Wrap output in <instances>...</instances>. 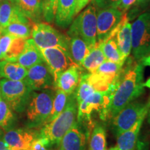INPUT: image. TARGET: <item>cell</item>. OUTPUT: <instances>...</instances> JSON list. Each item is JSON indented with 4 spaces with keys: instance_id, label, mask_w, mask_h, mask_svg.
I'll list each match as a JSON object with an SVG mask.
<instances>
[{
    "instance_id": "obj_1",
    "label": "cell",
    "mask_w": 150,
    "mask_h": 150,
    "mask_svg": "<svg viewBox=\"0 0 150 150\" xmlns=\"http://www.w3.org/2000/svg\"><path fill=\"white\" fill-rule=\"evenodd\" d=\"M144 66L134 57H128L119 74V80L108 109V117L117 115L145 92Z\"/></svg>"
},
{
    "instance_id": "obj_2",
    "label": "cell",
    "mask_w": 150,
    "mask_h": 150,
    "mask_svg": "<svg viewBox=\"0 0 150 150\" xmlns=\"http://www.w3.org/2000/svg\"><path fill=\"white\" fill-rule=\"evenodd\" d=\"M77 107V102L73 93L69 95L63 111L51 122L45 124L42 127L39 136L46 138L51 146H59L63 137L76 120Z\"/></svg>"
},
{
    "instance_id": "obj_3",
    "label": "cell",
    "mask_w": 150,
    "mask_h": 150,
    "mask_svg": "<svg viewBox=\"0 0 150 150\" xmlns=\"http://www.w3.org/2000/svg\"><path fill=\"white\" fill-rule=\"evenodd\" d=\"M54 94L52 89L31 92L25 109L27 128H38L45 124L52 110Z\"/></svg>"
},
{
    "instance_id": "obj_4",
    "label": "cell",
    "mask_w": 150,
    "mask_h": 150,
    "mask_svg": "<svg viewBox=\"0 0 150 150\" xmlns=\"http://www.w3.org/2000/svg\"><path fill=\"white\" fill-rule=\"evenodd\" d=\"M67 36L80 37L91 49L96 45L97 11L95 6H88L74 19L67 31Z\"/></svg>"
},
{
    "instance_id": "obj_5",
    "label": "cell",
    "mask_w": 150,
    "mask_h": 150,
    "mask_svg": "<svg viewBox=\"0 0 150 150\" xmlns=\"http://www.w3.org/2000/svg\"><path fill=\"white\" fill-rule=\"evenodd\" d=\"M1 98L14 111L25 110L33 91L25 80L13 81L2 79L0 81Z\"/></svg>"
},
{
    "instance_id": "obj_6",
    "label": "cell",
    "mask_w": 150,
    "mask_h": 150,
    "mask_svg": "<svg viewBox=\"0 0 150 150\" xmlns=\"http://www.w3.org/2000/svg\"><path fill=\"white\" fill-rule=\"evenodd\" d=\"M150 46V11L138 16L131 24V52L137 61L146 56Z\"/></svg>"
},
{
    "instance_id": "obj_7",
    "label": "cell",
    "mask_w": 150,
    "mask_h": 150,
    "mask_svg": "<svg viewBox=\"0 0 150 150\" xmlns=\"http://www.w3.org/2000/svg\"><path fill=\"white\" fill-rule=\"evenodd\" d=\"M31 36L39 49L60 47L69 52L70 38L63 35L50 24L38 22L33 24Z\"/></svg>"
},
{
    "instance_id": "obj_8",
    "label": "cell",
    "mask_w": 150,
    "mask_h": 150,
    "mask_svg": "<svg viewBox=\"0 0 150 150\" xmlns=\"http://www.w3.org/2000/svg\"><path fill=\"white\" fill-rule=\"evenodd\" d=\"M150 107V97L147 102L133 101L111 118V129L116 137L130 129L147 108Z\"/></svg>"
},
{
    "instance_id": "obj_9",
    "label": "cell",
    "mask_w": 150,
    "mask_h": 150,
    "mask_svg": "<svg viewBox=\"0 0 150 150\" xmlns=\"http://www.w3.org/2000/svg\"><path fill=\"white\" fill-rule=\"evenodd\" d=\"M39 50L53 76L54 82L61 72L75 64L70 52L60 47Z\"/></svg>"
},
{
    "instance_id": "obj_10",
    "label": "cell",
    "mask_w": 150,
    "mask_h": 150,
    "mask_svg": "<svg viewBox=\"0 0 150 150\" xmlns=\"http://www.w3.org/2000/svg\"><path fill=\"white\" fill-rule=\"evenodd\" d=\"M124 13L117 8L99 9L97 12V41L103 40L112 32L122 18Z\"/></svg>"
},
{
    "instance_id": "obj_11",
    "label": "cell",
    "mask_w": 150,
    "mask_h": 150,
    "mask_svg": "<svg viewBox=\"0 0 150 150\" xmlns=\"http://www.w3.org/2000/svg\"><path fill=\"white\" fill-rule=\"evenodd\" d=\"M24 80L32 91L54 88L53 76L45 61L28 69Z\"/></svg>"
},
{
    "instance_id": "obj_12",
    "label": "cell",
    "mask_w": 150,
    "mask_h": 150,
    "mask_svg": "<svg viewBox=\"0 0 150 150\" xmlns=\"http://www.w3.org/2000/svg\"><path fill=\"white\" fill-rule=\"evenodd\" d=\"M39 137V133L33 129H12L4 134L6 147L11 150H29L33 140Z\"/></svg>"
},
{
    "instance_id": "obj_13",
    "label": "cell",
    "mask_w": 150,
    "mask_h": 150,
    "mask_svg": "<svg viewBox=\"0 0 150 150\" xmlns=\"http://www.w3.org/2000/svg\"><path fill=\"white\" fill-rule=\"evenodd\" d=\"M89 131L81 122H76L60 142V150H86Z\"/></svg>"
},
{
    "instance_id": "obj_14",
    "label": "cell",
    "mask_w": 150,
    "mask_h": 150,
    "mask_svg": "<svg viewBox=\"0 0 150 150\" xmlns=\"http://www.w3.org/2000/svg\"><path fill=\"white\" fill-rule=\"evenodd\" d=\"M81 66L74 64L61 72L54 82V89H59L70 95L76 89L83 74Z\"/></svg>"
},
{
    "instance_id": "obj_15",
    "label": "cell",
    "mask_w": 150,
    "mask_h": 150,
    "mask_svg": "<svg viewBox=\"0 0 150 150\" xmlns=\"http://www.w3.org/2000/svg\"><path fill=\"white\" fill-rule=\"evenodd\" d=\"M150 107L147 108L142 113L134 125L120 136L117 137V145L118 150H135L137 141L143 122L147 117Z\"/></svg>"
},
{
    "instance_id": "obj_16",
    "label": "cell",
    "mask_w": 150,
    "mask_h": 150,
    "mask_svg": "<svg viewBox=\"0 0 150 150\" xmlns=\"http://www.w3.org/2000/svg\"><path fill=\"white\" fill-rule=\"evenodd\" d=\"M116 39L118 47L125 60L131 52V24L127 14H124L117 25Z\"/></svg>"
},
{
    "instance_id": "obj_17",
    "label": "cell",
    "mask_w": 150,
    "mask_h": 150,
    "mask_svg": "<svg viewBox=\"0 0 150 150\" xmlns=\"http://www.w3.org/2000/svg\"><path fill=\"white\" fill-rule=\"evenodd\" d=\"M76 16V0H58L55 23L65 29L70 27Z\"/></svg>"
},
{
    "instance_id": "obj_18",
    "label": "cell",
    "mask_w": 150,
    "mask_h": 150,
    "mask_svg": "<svg viewBox=\"0 0 150 150\" xmlns=\"http://www.w3.org/2000/svg\"><path fill=\"white\" fill-rule=\"evenodd\" d=\"M45 61L40 50L35 44L33 39H27L24 50L17 58L16 62L27 69Z\"/></svg>"
},
{
    "instance_id": "obj_19",
    "label": "cell",
    "mask_w": 150,
    "mask_h": 150,
    "mask_svg": "<svg viewBox=\"0 0 150 150\" xmlns=\"http://www.w3.org/2000/svg\"><path fill=\"white\" fill-rule=\"evenodd\" d=\"M17 21L30 22V20L20 12L13 1H4L0 3V26L4 28L11 22Z\"/></svg>"
},
{
    "instance_id": "obj_20",
    "label": "cell",
    "mask_w": 150,
    "mask_h": 150,
    "mask_svg": "<svg viewBox=\"0 0 150 150\" xmlns=\"http://www.w3.org/2000/svg\"><path fill=\"white\" fill-rule=\"evenodd\" d=\"M13 2L30 21L40 22L42 18V0H13Z\"/></svg>"
},
{
    "instance_id": "obj_21",
    "label": "cell",
    "mask_w": 150,
    "mask_h": 150,
    "mask_svg": "<svg viewBox=\"0 0 150 150\" xmlns=\"http://www.w3.org/2000/svg\"><path fill=\"white\" fill-rule=\"evenodd\" d=\"M117 29V26L99 44H100L101 48H102L106 60L118 63H125L126 60L124 59L117 45V39H116Z\"/></svg>"
},
{
    "instance_id": "obj_22",
    "label": "cell",
    "mask_w": 150,
    "mask_h": 150,
    "mask_svg": "<svg viewBox=\"0 0 150 150\" xmlns=\"http://www.w3.org/2000/svg\"><path fill=\"white\" fill-rule=\"evenodd\" d=\"M27 69L14 61L2 60L0 61V77L9 80L24 79L27 74Z\"/></svg>"
},
{
    "instance_id": "obj_23",
    "label": "cell",
    "mask_w": 150,
    "mask_h": 150,
    "mask_svg": "<svg viewBox=\"0 0 150 150\" xmlns=\"http://www.w3.org/2000/svg\"><path fill=\"white\" fill-rule=\"evenodd\" d=\"M91 50V47L80 37L70 38L69 52L75 64L79 66L81 65L83 59L88 54Z\"/></svg>"
},
{
    "instance_id": "obj_24",
    "label": "cell",
    "mask_w": 150,
    "mask_h": 150,
    "mask_svg": "<svg viewBox=\"0 0 150 150\" xmlns=\"http://www.w3.org/2000/svg\"><path fill=\"white\" fill-rule=\"evenodd\" d=\"M106 60V59L103 53L100 44L97 42L96 45L91 49L88 54L83 59L81 66L88 72L91 73L96 70Z\"/></svg>"
},
{
    "instance_id": "obj_25",
    "label": "cell",
    "mask_w": 150,
    "mask_h": 150,
    "mask_svg": "<svg viewBox=\"0 0 150 150\" xmlns=\"http://www.w3.org/2000/svg\"><path fill=\"white\" fill-rule=\"evenodd\" d=\"M31 29L30 22L17 21L2 28V31L13 36L28 39L31 35Z\"/></svg>"
},
{
    "instance_id": "obj_26",
    "label": "cell",
    "mask_w": 150,
    "mask_h": 150,
    "mask_svg": "<svg viewBox=\"0 0 150 150\" xmlns=\"http://www.w3.org/2000/svg\"><path fill=\"white\" fill-rule=\"evenodd\" d=\"M17 118L13 110L5 101L0 99V127L5 131L13 129Z\"/></svg>"
},
{
    "instance_id": "obj_27",
    "label": "cell",
    "mask_w": 150,
    "mask_h": 150,
    "mask_svg": "<svg viewBox=\"0 0 150 150\" xmlns=\"http://www.w3.org/2000/svg\"><path fill=\"white\" fill-rule=\"evenodd\" d=\"M68 97L69 95H67L63 91H62L59 89L56 90V93L54 94L52 110L50 112V114L49 115L47 120L45 124L51 122L52 120H54L63 111L65 107V105L67 104Z\"/></svg>"
},
{
    "instance_id": "obj_28",
    "label": "cell",
    "mask_w": 150,
    "mask_h": 150,
    "mask_svg": "<svg viewBox=\"0 0 150 150\" xmlns=\"http://www.w3.org/2000/svg\"><path fill=\"white\" fill-rule=\"evenodd\" d=\"M88 73L83 72L81 77L79 83L74 92L77 105L79 104L81 102H83L84 99H86L88 97L96 91L95 88L93 87V86L92 85V83L88 80Z\"/></svg>"
},
{
    "instance_id": "obj_29",
    "label": "cell",
    "mask_w": 150,
    "mask_h": 150,
    "mask_svg": "<svg viewBox=\"0 0 150 150\" xmlns=\"http://www.w3.org/2000/svg\"><path fill=\"white\" fill-rule=\"evenodd\" d=\"M106 147V132L102 125H97L91 134L89 150H105Z\"/></svg>"
},
{
    "instance_id": "obj_30",
    "label": "cell",
    "mask_w": 150,
    "mask_h": 150,
    "mask_svg": "<svg viewBox=\"0 0 150 150\" xmlns=\"http://www.w3.org/2000/svg\"><path fill=\"white\" fill-rule=\"evenodd\" d=\"M27 39L23 38L15 37L8 47V50L4 56V59L7 61L16 62L17 58L24 50Z\"/></svg>"
},
{
    "instance_id": "obj_31",
    "label": "cell",
    "mask_w": 150,
    "mask_h": 150,
    "mask_svg": "<svg viewBox=\"0 0 150 150\" xmlns=\"http://www.w3.org/2000/svg\"><path fill=\"white\" fill-rule=\"evenodd\" d=\"M58 0H42V18L47 22L54 20Z\"/></svg>"
},
{
    "instance_id": "obj_32",
    "label": "cell",
    "mask_w": 150,
    "mask_h": 150,
    "mask_svg": "<svg viewBox=\"0 0 150 150\" xmlns=\"http://www.w3.org/2000/svg\"><path fill=\"white\" fill-rule=\"evenodd\" d=\"M49 147H51L50 142L46 138L39 136L33 140L29 150H47Z\"/></svg>"
},
{
    "instance_id": "obj_33",
    "label": "cell",
    "mask_w": 150,
    "mask_h": 150,
    "mask_svg": "<svg viewBox=\"0 0 150 150\" xmlns=\"http://www.w3.org/2000/svg\"><path fill=\"white\" fill-rule=\"evenodd\" d=\"M122 0H94V3L99 9L118 8Z\"/></svg>"
},
{
    "instance_id": "obj_34",
    "label": "cell",
    "mask_w": 150,
    "mask_h": 150,
    "mask_svg": "<svg viewBox=\"0 0 150 150\" xmlns=\"http://www.w3.org/2000/svg\"><path fill=\"white\" fill-rule=\"evenodd\" d=\"M136 1L137 0H122L120 5L117 8L124 13L125 11L128 10L129 8H130L136 2Z\"/></svg>"
},
{
    "instance_id": "obj_35",
    "label": "cell",
    "mask_w": 150,
    "mask_h": 150,
    "mask_svg": "<svg viewBox=\"0 0 150 150\" xmlns=\"http://www.w3.org/2000/svg\"><path fill=\"white\" fill-rule=\"evenodd\" d=\"M91 0H76V16L88 4Z\"/></svg>"
},
{
    "instance_id": "obj_36",
    "label": "cell",
    "mask_w": 150,
    "mask_h": 150,
    "mask_svg": "<svg viewBox=\"0 0 150 150\" xmlns=\"http://www.w3.org/2000/svg\"><path fill=\"white\" fill-rule=\"evenodd\" d=\"M139 62H140V63H141L144 67L145 66L150 67V54L142 58V59L140 60Z\"/></svg>"
},
{
    "instance_id": "obj_37",
    "label": "cell",
    "mask_w": 150,
    "mask_h": 150,
    "mask_svg": "<svg viewBox=\"0 0 150 150\" xmlns=\"http://www.w3.org/2000/svg\"><path fill=\"white\" fill-rule=\"evenodd\" d=\"M150 2V0H137L136 3L137 4L143 6L147 5Z\"/></svg>"
},
{
    "instance_id": "obj_38",
    "label": "cell",
    "mask_w": 150,
    "mask_h": 150,
    "mask_svg": "<svg viewBox=\"0 0 150 150\" xmlns=\"http://www.w3.org/2000/svg\"><path fill=\"white\" fill-rule=\"evenodd\" d=\"M143 86L145 88L146 87V88H150V77L145 82H144Z\"/></svg>"
},
{
    "instance_id": "obj_39",
    "label": "cell",
    "mask_w": 150,
    "mask_h": 150,
    "mask_svg": "<svg viewBox=\"0 0 150 150\" xmlns=\"http://www.w3.org/2000/svg\"><path fill=\"white\" fill-rule=\"evenodd\" d=\"M6 147L4 142L3 140V138L0 139V150H3Z\"/></svg>"
},
{
    "instance_id": "obj_40",
    "label": "cell",
    "mask_w": 150,
    "mask_h": 150,
    "mask_svg": "<svg viewBox=\"0 0 150 150\" xmlns=\"http://www.w3.org/2000/svg\"><path fill=\"white\" fill-rule=\"evenodd\" d=\"M147 122L150 125V108H149V111H148V113H147Z\"/></svg>"
},
{
    "instance_id": "obj_41",
    "label": "cell",
    "mask_w": 150,
    "mask_h": 150,
    "mask_svg": "<svg viewBox=\"0 0 150 150\" xmlns=\"http://www.w3.org/2000/svg\"><path fill=\"white\" fill-rule=\"evenodd\" d=\"M2 60H4V57L2 52H1V48H0V61H2Z\"/></svg>"
},
{
    "instance_id": "obj_42",
    "label": "cell",
    "mask_w": 150,
    "mask_h": 150,
    "mask_svg": "<svg viewBox=\"0 0 150 150\" xmlns=\"http://www.w3.org/2000/svg\"><path fill=\"white\" fill-rule=\"evenodd\" d=\"M4 136V132H3V130L1 129V127H0V139H1V138H3Z\"/></svg>"
},
{
    "instance_id": "obj_43",
    "label": "cell",
    "mask_w": 150,
    "mask_h": 150,
    "mask_svg": "<svg viewBox=\"0 0 150 150\" xmlns=\"http://www.w3.org/2000/svg\"><path fill=\"white\" fill-rule=\"evenodd\" d=\"M149 54H150V46H149V47L148 48V50H147V52H146V56L149 55Z\"/></svg>"
},
{
    "instance_id": "obj_44",
    "label": "cell",
    "mask_w": 150,
    "mask_h": 150,
    "mask_svg": "<svg viewBox=\"0 0 150 150\" xmlns=\"http://www.w3.org/2000/svg\"><path fill=\"white\" fill-rule=\"evenodd\" d=\"M108 150H118V149L117 148V147H111Z\"/></svg>"
},
{
    "instance_id": "obj_45",
    "label": "cell",
    "mask_w": 150,
    "mask_h": 150,
    "mask_svg": "<svg viewBox=\"0 0 150 150\" xmlns=\"http://www.w3.org/2000/svg\"><path fill=\"white\" fill-rule=\"evenodd\" d=\"M4 1H13V0H0V3L3 2Z\"/></svg>"
},
{
    "instance_id": "obj_46",
    "label": "cell",
    "mask_w": 150,
    "mask_h": 150,
    "mask_svg": "<svg viewBox=\"0 0 150 150\" xmlns=\"http://www.w3.org/2000/svg\"><path fill=\"white\" fill-rule=\"evenodd\" d=\"M1 32H2V27H1V26H0V33H1Z\"/></svg>"
},
{
    "instance_id": "obj_47",
    "label": "cell",
    "mask_w": 150,
    "mask_h": 150,
    "mask_svg": "<svg viewBox=\"0 0 150 150\" xmlns=\"http://www.w3.org/2000/svg\"><path fill=\"white\" fill-rule=\"evenodd\" d=\"M3 150H11V149H8V148H7V147H5V148H4V149Z\"/></svg>"
},
{
    "instance_id": "obj_48",
    "label": "cell",
    "mask_w": 150,
    "mask_h": 150,
    "mask_svg": "<svg viewBox=\"0 0 150 150\" xmlns=\"http://www.w3.org/2000/svg\"><path fill=\"white\" fill-rule=\"evenodd\" d=\"M0 99H1V88H0Z\"/></svg>"
},
{
    "instance_id": "obj_49",
    "label": "cell",
    "mask_w": 150,
    "mask_h": 150,
    "mask_svg": "<svg viewBox=\"0 0 150 150\" xmlns=\"http://www.w3.org/2000/svg\"><path fill=\"white\" fill-rule=\"evenodd\" d=\"M105 150H106V149H105Z\"/></svg>"
},
{
    "instance_id": "obj_50",
    "label": "cell",
    "mask_w": 150,
    "mask_h": 150,
    "mask_svg": "<svg viewBox=\"0 0 150 150\" xmlns=\"http://www.w3.org/2000/svg\"></svg>"
}]
</instances>
